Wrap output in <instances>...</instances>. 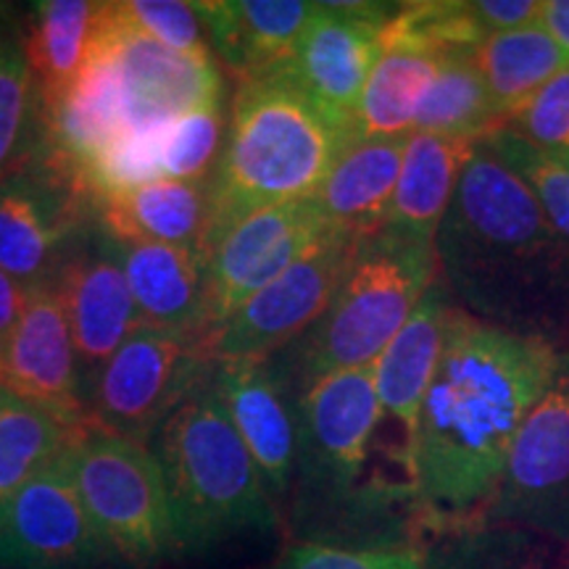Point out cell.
<instances>
[{"mask_svg": "<svg viewBox=\"0 0 569 569\" xmlns=\"http://www.w3.org/2000/svg\"><path fill=\"white\" fill-rule=\"evenodd\" d=\"M486 142L528 184L553 230L569 240V156L536 148L509 127H498Z\"/></svg>", "mask_w": 569, "mask_h": 569, "instance_id": "31", "label": "cell"}, {"mask_svg": "<svg viewBox=\"0 0 569 569\" xmlns=\"http://www.w3.org/2000/svg\"><path fill=\"white\" fill-rule=\"evenodd\" d=\"M63 465L109 553L148 567L177 549L161 467L146 446L84 427Z\"/></svg>", "mask_w": 569, "mask_h": 569, "instance_id": "6", "label": "cell"}, {"mask_svg": "<svg viewBox=\"0 0 569 569\" xmlns=\"http://www.w3.org/2000/svg\"><path fill=\"white\" fill-rule=\"evenodd\" d=\"M498 127L501 122L490 103L475 51H459L438 71L436 82L430 84L422 106H419L411 132L486 140Z\"/></svg>", "mask_w": 569, "mask_h": 569, "instance_id": "29", "label": "cell"}, {"mask_svg": "<svg viewBox=\"0 0 569 569\" xmlns=\"http://www.w3.org/2000/svg\"><path fill=\"white\" fill-rule=\"evenodd\" d=\"M478 142L459 134L411 132L382 230L411 243L436 246L440 222Z\"/></svg>", "mask_w": 569, "mask_h": 569, "instance_id": "22", "label": "cell"}, {"mask_svg": "<svg viewBox=\"0 0 569 569\" xmlns=\"http://www.w3.org/2000/svg\"><path fill=\"white\" fill-rule=\"evenodd\" d=\"M96 51L117 69L134 124L169 122L184 111L224 103V77L213 56H182L130 30L103 3Z\"/></svg>", "mask_w": 569, "mask_h": 569, "instance_id": "15", "label": "cell"}, {"mask_svg": "<svg viewBox=\"0 0 569 569\" xmlns=\"http://www.w3.org/2000/svg\"><path fill=\"white\" fill-rule=\"evenodd\" d=\"M80 430L63 425L48 411L0 393V507L42 469L56 465Z\"/></svg>", "mask_w": 569, "mask_h": 569, "instance_id": "28", "label": "cell"}, {"mask_svg": "<svg viewBox=\"0 0 569 569\" xmlns=\"http://www.w3.org/2000/svg\"><path fill=\"white\" fill-rule=\"evenodd\" d=\"M51 284L67 311L82 393L88 401L101 369L109 365L119 346L140 330L124 269L103 230L84 243H71Z\"/></svg>", "mask_w": 569, "mask_h": 569, "instance_id": "16", "label": "cell"}, {"mask_svg": "<svg viewBox=\"0 0 569 569\" xmlns=\"http://www.w3.org/2000/svg\"><path fill=\"white\" fill-rule=\"evenodd\" d=\"M407 138H356L338 156L315 201L336 230L369 238L386 227Z\"/></svg>", "mask_w": 569, "mask_h": 569, "instance_id": "24", "label": "cell"}, {"mask_svg": "<svg viewBox=\"0 0 569 569\" xmlns=\"http://www.w3.org/2000/svg\"><path fill=\"white\" fill-rule=\"evenodd\" d=\"M482 525H507L569 543V346L525 419Z\"/></svg>", "mask_w": 569, "mask_h": 569, "instance_id": "9", "label": "cell"}, {"mask_svg": "<svg viewBox=\"0 0 569 569\" xmlns=\"http://www.w3.org/2000/svg\"><path fill=\"white\" fill-rule=\"evenodd\" d=\"M0 393H3V388H0Z\"/></svg>", "mask_w": 569, "mask_h": 569, "instance_id": "39", "label": "cell"}, {"mask_svg": "<svg viewBox=\"0 0 569 569\" xmlns=\"http://www.w3.org/2000/svg\"><path fill=\"white\" fill-rule=\"evenodd\" d=\"M109 549L92 528L63 457L0 507V565L84 569Z\"/></svg>", "mask_w": 569, "mask_h": 569, "instance_id": "13", "label": "cell"}, {"mask_svg": "<svg viewBox=\"0 0 569 569\" xmlns=\"http://www.w3.org/2000/svg\"><path fill=\"white\" fill-rule=\"evenodd\" d=\"M361 238L332 232L293 267L246 298L203 338L209 361H267L325 315L359 256Z\"/></svg>", "mask_w": 569, "mask_h": 569, "instance_id": "7", "label": "cell"}, {"mask_svg": "<svg viewBox=\"0 0 569 569\" xmlns=\"http://www.w3.org/2000/svg\"><path fill=\"white\" fill-rule=\"evenodd\" d=\"M40 146V98L24 48L0 32V180L32 159Z\"/></svg>", "mask_w": 569, "mask_h": 569, "instance_id": "30", "label": "cell"}, {"mask_svg": "<svg viewBox=\"0 0 569 569\" xmlns=\"http://www.w3.org/2000/svg\"><path fill=\"white\" fill-rule=\"evenodd\" d=\"M332 232L315 198L256 209L219 232L206 253L211 327Z\"/></svg>", "mask_w": 569, "mask_h": 569, "instance_id": "11", "label": "cell"}, {"mask_svg": "<svg viewBox=\"0 0 569 569\" xmlns=\"http://www.w3.org/2000/svg\"><path fill=\"white\" fill-rule=\"evenodd\" d=\"M543 0H472V13L486 38L519 30L540 19Z\"/></svg>", "mask_w": 569, "mask_h": 569, "instance_id": "36", "label": "cell"}, {"mask_svg": "<svg viewBox=\"0 0 569 569\" xmlns=\"http://www.w3.org/2000/svg\"><path fill=\"white\" fill-rule=\"evenodd\" d=\"M565 559L567 543L507 525L446 532L422 549L425 569H565Z\"/></svg>", "mask_w": 569, "mask_h": 569, "instance_id": "27", "label": "cell"}, {"mask_svg": "<svg viewBox=\"0 0 569 569\" xmlns=\"http://www.w3.org/2000/svg\"><path fill=\"white\" fill-rule=\"evenodd\" d=\"M101 13L103 3L90 0H46L32 6L21 48L32 69L40 109L59 101L88 69Z\"/></svg>", "mask_w": 569, "mask_h": 569, "instance_id": "25", "label": "cell"}, {"mask_svg": "<svg viewBox=\"0 0 569 569\" xmlns=\"http://www.w3.org/2000/svg\"><path fill=\"white\" fill-rule=\"evenodd\" d=\"M536 148L569 156V63L501 124Z\"/></svg>", "mask_w": 569, "mask_h": 569, "instance_id": "34", "label": "cell"}, {"mask_svg": "<svg viewBox=\"0 0 569 569\" xmlns=\"http://www.w3.org/2000/svg\"><path fill=\"white\" fill-rule=\"evenodd\" d=\"M27 301H30V288H24V284L0 269V348H3L11 330L17 327Z\"/></svg>", "mask_w": 569, "mask_h": 569, "instance_id": "37", "label": "cell"}, {"mask_svg": "<svg viewBox=\"0 0 569 569\" xmlns=\"http://www.w3.org/2000/svg\"><path fill=\"white\" fill-rule=\"evenodd\" d=\"M177 549L209 551L277 525L272 496L209 380L172 411L153 436Z\"/></svg>", "mask_w": 569, "mask_h": 569, "instance_id": "4", "label": "cell"}, {"mask_svg": "<svg viewBox=\"0 0 569 569\" xmlns=\"http://www.w3.org/2000/svg\"><path fill=\"white\" fill-rule=\"evenodd\" d=\"M122 24L146 34L182 56H213L209 42L203 38V24L198 19L193 3H177V0H124L113 3Z\"/></svg>", "mask_w": 569, "mask_h": 569, "instance_id": "33", "label": "cell"}, {"mask_svg": "<svg viewBox=\"0 0 569 569\" xmlns=\"http://www.w3.org/2000/svg\"><path fill=\"white\" fill-rule=\"evenodd\" d=\"M438 277L469 317L569 346V240L493 153L475 146L436 234Z\"/></svg>", "mask_w": 569, "mask_h": 569, "instance_id": "2", "label": "cell"}, {"mask_svg": "<svg viewBox=\"0 0 569 569\" xmlns=\"http://www.w3.org/2000/svg\"><path fill=\"white\" fill-rule=\"evenodd\" d=\"M209 48L238 77V82L284 71L317 3L303 0H209L193 3Z\"/></svg>", "mask_w": 569, "mask_h": 569, "instance_id": "20", "label": "cell"}, {"mask_svg": "<svg viewBox=\"0 0 569 569\" xmlns=\"http://www.w3.org/2000/svg\"><path fill=\"white\" fill-rule=\"evenodd\" d=\"M0 388L74 430L90 427L74 340L53 284L30 290V301L0 348Z\"/></svg>", "mask_w": 569, "mask_h": 569, "instance_id": "14", "label": "cell"}, {"mask_svg": "<svg viewBox=\"0 0 569 569\" xmlns=\"http://www.w3.org/2000/svg\"><path fill=\"white\" fill-rule=\"evenodd\" d=\"M559 351L546 340L519 338L480 322L457 306L419 409L411 453L427 543L482 525L519 430L549 386Z\"/></svg>", "mask_w": 569, "mask_h": 569, "instance_id": "1", "label": "cell"}, {"mask_svg": "<svg viewBox=\"0 0 569 569\" xmlns=\"http://www.w3.org/2000/svg\"><path fill=\"white\" fill-rule=\"evenodd\" d=\"M106 238L124 269L142 330L203 343L211 330L206 256L148 240Z\"/></svg>", "mask_w": 569, "mask_h": 569, "instance_id": "19", "label": "cell"}, {"mask_svg": "<svg viewBox=\"0 0 569 569\" xmlns=\"http://www.w3.org/2000/svg\"><path fill=\"white\" fill-rule=\"evenodd\" d=\"M475 59L501 124L569 63L540 21L490 34L475 48Z\"/></svg>", "mask_w": 569, "mask_h": 569, "instance_id": "26", "label": "cell"}, {"mask_svg": "<svg viewBox=\"0 0 569 569\" xmlns=\"http://www.w3.org/2000/svg\"><path fill=\"white\" fill-rule=\"evenodd\" d=\"M351 140V127L319 109L284 71L238 82L209 180L211 240L256 209L315 198Z\"/></svg>", "mask_w": 569, "mask_h": 569, "instance_id": "3", "label": "cell"}, {"mask_svg": "<svg viewBox=\"0 0 569 569\" xmlns=\"http://www.w3.org/2000/svg\"><path fill=\"white\" fill-rule=\"evenodd\" d=\"M272 569H425L422 551L356 549V546L301 540L280 553Z\"/></svg>", "mask_w": 569, "mask_h": 569, "instance_id": "35", "label": "cell"}, {"mask_svg": "<svg viewBox=\"0 0 569 569\" xmlns=\"http://www.w3.org/2000/svg\"><path fill=\"white\" fill-rule=\"evenodd\" d=\"M403 3H317L284 74L340 124L351 127L382 34Z\"/></svg>", "mask_w": 569, "mask_h": 569, "instance_id": "12", "label": "cell"}, {"mask_svg": "<svg viewBox=\"0 0 569 569\" xmlns=\"http://www.w3.org/2000/svg\"><path fill=\"white\" fill-rule=\"evenodd\" d=\"M453 311L457 301L438 277L411 311L407 325L372 365L375 393L380 403V432H388L390 446L398 457L407 459L411 475H415L411 453H415L419 409L436 377Z\"/></svg>", "mask_w": 569, "mask_h": 569, "instance_id": "18", "label": "cell"}, {"mask_svg": "<svg viewBox=\"0 0 569 569\" xmlns=\"http://www.w3.org/2000/svg\"><path fill=\"white\" fill-rule=\"evenodd\" d=\"M209 375L211 361L201 343L140 327L92 382L88 425L142 443Z\"/></svg>", "mask_w": 569, "mask_h": 569, "instance_id": "8", "label": "cell"}, {"mask_svg": "<svg viewBox=\"0 0 569 569\" xmlns=\"http://www.w3.org/2000/svg\"><path fill=\"white\" fill-rule=\"evenodd\" d=\"M209 388L251 453L272 501L288 496L298 459L296 398L269 361H211Z\"/></svg>", "mask_w": 569, "mask_h": 569, "instance_id": "17", "label": "cell"}, {"mask_svg": "<svg viewBox=\"0 0 569 569\" xmlns=\"http://www.w3.org/2000/svg\"><path fill=\"white\" fill-rule=\"evenodd\" d=\"M538 21L569 59V0H543Z\"/></svg>", "mask_w": 569, "mask_h": 569, "instance_id": "38", "label": "cell"}, {"mask_svg": "<svg viewBox=\"0 0 569 569\" xmlns=\"http://www.w3.org/2000/svg\"><path fill=\"white\" fill-rule=\"evenodd\" d=\"M90 206L80 184L38 148L0 180V269L30 290L51 284Z\"/></svg>", "mask_w": 569, "mask_h": 569, "instance_id": "10", "label": "cell"}, {"mask_svg": "<svg viewBox=\"0 0 569 569\" xmlns=\"http://www.w3.org/2000/svg\"><path fill=\"white\" fill-rule=\"evenodd\" d=\"M227 134L224 103L201 106L169 119L161 140V177L209 182Z\"/></svg>", "mask_w": 569, "mask_h": 569, "instance_id": "32", "label": "cell"}, {"mask_svg": "<svg viewBox=\"0 0 569 569\" xmlns=\"http://www.w3.org/2000/svg\"><path fill=\"white\" fill-rule=\"evenodd\" d=\"M459 51L398 30L390 19L353 117L356 138H409L427 90L443 63Z\"/></svg>", "mask_w": 569, "mask_h": 569, "instance_id": "21", "label": "cell"}, {"mask_svg": "<svg viewBox=\"0 0 569 569\" xmlns=\"http://www.w3.org/2000/svg\"><path fill=\"white\" fill-rule=\"evenodd\" d=\"M438 280L436 246L380 230L361 238L359 256L322 317L269 367L298 398L319 377L372 367Z\"/></svg>", "mask_w": 569, "mask_h": 569, "instance_id": "5", "label": "cell"}, {"mask_svg": "<svg viewBox=\"0 0 569 569\" xmlns=\"http://www.w3.org/2000/svg\"><path fill=\"white\" fill-rule=\"evenodd\" d=\"M101 230L119 240H148L209 253L213 206L209 182L156 180L96 201Z\"/></svg>", "mask_w": 569, "mask_h": 569, "instance_id": "23", "label": "cell"}, {"mask_svg": "<svg viewBox=\"0 0 569 569\" xmlns=\"http://www.w3.org/2000/svg\"><path fill=\"white\" fill-rule=\"evenodd\" d=\"M565 569H569V567H567V565H565Z\"/></svg>", "mask_w": 569, "mask_h": 569, "instance_id": "40", "label": "cell"}]
</instances>
